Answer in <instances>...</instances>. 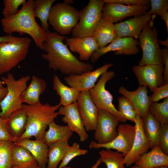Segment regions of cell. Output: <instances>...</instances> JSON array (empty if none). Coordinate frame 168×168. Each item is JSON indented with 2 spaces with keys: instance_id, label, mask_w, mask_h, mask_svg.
<instances>
[{
  "instance_id": "obj_1",
  "label": "cell",
  "mask_w": 168,
  "mask_h": 168,
  "mask_svg": "<svg viewBox=\"0 0 168 168\" xmlns=\"http://www.w3.org/2000/svg\"><path fill=\"white\" fill-rule=\"evenodd\" d=\"M47 40L43 44L42 58L48 63V67L68 76L80 75L91 71L92 65L82 61L74 56L63 41L67 37L56 32L46 31Z\"/></svg>"
},
{
  "instance_id": "obj_2",
  "label": "cell",
  "mask_w": 168,
  "mask_h": 168,
  "mask_svg": "<svg viewBox=\"0 0 168 168\" xmlns=\"http://www.w3.org/2000/svg\"><path fill=\"white\" fill-rule=\"evenodd\" d=\"M35 0H28L16 14L1 20L3 31L8 34L17 32L20 35H30L36 45L42 50L43 44L47 40L45 30L36 21L33 13Z\"/></svg>"
},
{
  "instance_id": "obj_3",
  "label": "cell",
  "mask_w": 168,
  "mask_h": 168,
  "mask_svg": "<svg viewBox=\"0 0 168 168\" xmlns=\"http://www.w3.org/2000/svg\"><path fill=\"white\" fill-rule=\"evenodd\" d=\"M61 106L59 103L55 105L48 103L33 105L22 104L27 119L25 130L19 140L32 137L37 139H43L49 124L59 115L56 111Z\"/></svg>"
},
{
  "instance_id": "obj_4",
  "label": "cell",
  "mask_w": 168,
  "mask_h": 168,
  "mask_svg": "<svg viewBox=\"0 0 168 168\" xmlns=\"http://www.w3.org/2000/svg\"><path fill=\"white\" fill-rule=\"evenodd\" d=\"M31 40L16 37L10 42L0 44V75L9 72L26 57ZM0 79V88L4 87Z\"/></svg>"
},
{
  "instance_id": "obj_5",
  "label": "cell",
  "mask_w": 168,
  "mask_h": 168,
  "mask_svg": "<svg viewBox=\"0 0 168 168\" xmlns=\"http://www.w3.org/2000/svg\"><path fill=\"white\" fill-rule=\"evenodd\" d=\"M29 76H23L16 80L12 73H9L6 77H1L2 84L7 89V93L0 103V116L7 119L15 111L22 107V96L27 87Z\"/></svg>"
},
{
  "instance_id": "obj_6",
  "label": "cell",
  "mask_w": 168,
  "mask_h": 168,
  "mask_svg": "<svg viewBox=\"0 0 168 168\" xmlns=\"http://www.w3.org/2000/svg\"><path fill=\"white\" fill-rule=\"evenodd\" d=\"M154 15L152 20L145 27L139 35V45L142 52V56L138 65H163L161 53L157 38L158 31L153 27Z\"/></svg>"
},
{
  "instance_id": "obj_7",
  "label": "cell",
  "mask_w": 168,
  "mask_h": 168,
  "mask_svg": "<svg viewBox=\"0 0 168 168\" xmlns=\"http://www.w3.org/2000/svg\"><path fill=\"white\" fill-rule=\"evenodd\" d=\"M80 18V12L65 2L58 3L52 6L48 22L58 34H69L77 26Z\"/></svg>"
},
{
  "instance_id": "obj_8",
  "label": "cell",
  "mask_w": 168,
  "mask_h": 168,
  "mask_svg": "<svg viewBox=\"0 0 168 168\" xmlns=\"http://www.w3.org/2000/svg\"><path fill=\"white\" fill-rule=\"evenodd\" d=\"M103 0H90L87 5L80 12V18L77 26L72 29L74 37L91 36L102 18Z\"/></svg>"
},
{
  "instance_id": "obj_9",
  "label": "cell",
  "mask_w": 168,
  "mask_h": 168,
  "mask_svg": "<svg viewBox=\"0 0 168 168\" xmlns=\"http://www.w3.org/2000/svg\"><path fill=\"white\" fill-rule=\"evenodd\" d=\"M115 75L113 71H107L102 74L94 86L89 91L91 98L99 109L106 110L116 116L120 122H125L127 120L113 104V97L105 88L107 82Z\"/></svg>"
},
{
  "instance_id": "obj_10",
  "label": "cell",
  "mask_w": 168,
  "mask_h": 168,
  "mask_svg": "<svg viewBox=\"0 0 168 168\" xmlns=\"http://www.w3.org/2000/svg\"><path fill=\"white\" fill-rule=\"evenodd\" d=\"M118 135L112 141L107 143L99 144L91 141L89 145L90 149L104 148L106 149H115L122 153L124 157L131 150L135 135V127L128 124L119 125L117 129Z\"/></svg>"
},
{
  "instance_id": "obj_11",
  "label": "cell",
  "mask_w": 168,
  "mask_h": 168,
  "mask_svg": "<svg viewBox=\"0 0 168 168\" xmlns=\"http://www.w3.org/2000/svg\"><path fill=\"white\" fill-rule=\"evenodd\" d=\"M119 122L115 115L105 110L99 109L94 133L96 142L104 144L113 140L118 135L117 127Z\"/></svg>"
},
{
  "instance_id": "obj_12",
  "label": "cell",
  "mask_w": 168,
  "mask_h": 168,
  "mask_svg": "<svg viewBox=\"0 0 168 168\" xmlns=\"http://www.w3.org/2000/svg\"><path fill=\"white\" fill-rule=\"evenodd\" d=\"M150 5H126L106 3L103 6L102 18L113 23H117L126 18L142 15L149 9Z\"/></svg>"
},
{
  "instance_id": "obj_13",
  "label": "cell",
  "mask_w": 168,
  "mask_h": 168,
  "mask_svg": "<svg viewBox=\"0 0 168 168\" xmlns=\"http://www.w3.org/2000/svg\"><path fill=\"white\" fill-rule=\"evenodd\" d=\"M139 41L133 37H117L113 42L105 47L94 52L90 59L93 63H95L103 55L111 51H114V54L134 55L140 50L138 47Z\"/></svg>"
},
{
  "instance_id": "obj_14",
  "label": "cell",
  "mask_w": 168,
  "mask_h": 168,
  "mask_svg": "<svg viewBox=\"0 0 168 168\" xmlns=\"http://www.w3.org/2000/svg\"><path fill=\"white\" fill-rule=\"evenodd\" d=\"M163 67V65H138L133 66L132 69L140 86L148 87L153 92L156 87L164 84Z\"/></svg>"
},
{
  "instance_id": "obj_15",
  "label": "cell",
  "mask_w": 168,
  "mask_h": 168,
  "mask_svg": "<svg viewBox=\"0 0 168 168\" xmlns=\"http://www.w3.org/2000/svg\"><path fill=\"white\" fill-rule=\"evenodd\" d=\"M112 65L111 63H106L93 71L80 75L67 76L64 80L70 87L76 89L79 92L89 91L94 86L100 77L107 71Z\"/></svg>"
},
{
  "instance_id": "obj_16",
  "label": "cell",
  "mask_w": 168,
  "mask_h": 168,
  "mask_svg": "<svg viewBox=\"0 0 168 168\" xmlns=\"http://www.w3.org/2000/svg\"><path fill=\"white\" fill-rule=\"evenodd\" d=\"M79 113L86 132L94 130L99 109L92 101L89 91L80 92L77 101Z\"/></svg>"
},
{
  "instance_id": "obj_17",
  "label": "cell",
  "mask_w": 168,
  "mask_h": 168,
  "mask_svg": "<svg viewBox=\"0 0 168 168\" xmlns=\"http://www.w3.org/2000/svg\"><path fill=\"white\" fill-rule=\"evenodd\" d=\"M153 15L145 12L124 21L114 24L117 37H133L137 40L144 28L152 20Z\"/></svg>"
},
{
  "instance_id": "obj_18",
  "label": "cell",
  "mask_w": 168,
  "mask_h": 168,
  "mask_svg": "<svg viewBox=\"0 0 168 168\" xmlns=\"http://www.w3.org/2000/svg\"><path fill=\"white\" fill-rule=\"evenodd\" d=\"M58 110V114L63 115L62 121L67 124L70 130L77 134L80 141L84 142L87 140L89 135L84 128L77 102L65 106H61Z\"/></svg>"
},
{
  "instance_id": "obj_19",
  "label": "cell",
  "mask_w": 168,
  "mask_h": 168,
  "mask_svg": "<svg viewBox=\"0 0 168 168\" xmlns=\"http://www.w3.org/2000/svg\"><path fill=\"white\" fill-rule=\"evenodd\" d=\"M135 135L132 148L124 157V164L128 167L138 160L140 156L150 149L149 141L143 132L142 118L137 114L135 122Z\"/></svg>"
},
{
  "instance_id": "obj_20",
  "label": "cell",
  "mask_w": 168,
  "mask_h": 168,
  "mask_svg": "<svg viewBox=\"0 0 168 168\" xmlns=\"http://www.w3.org/2000/svg\"><path fill=\"white\" fill-rule=\"evenodd\" d=\"M118 92L128 99L132 104L137 114L143 118L146 115L152 103L146 86H139L135 91H128L123 86H120Z\"/></svg>"
},
{
  "instance_id": "obj_21",
  "label": "cell",
  "mask_w": 168,
  "mask_h": 168,
  "mask_svg": "<svg viewBox=\"0 0 168 168\" xmlns=\"http://www.w3.org/2000/svg\"><path fill=\"white\" fill-rule=\"evenodd\" d=\"M65 40L70 50L78 53L79 58L82 61H88L93 54L99 49L98 44L92 36L72 37L67 38Z\"/></svg>"
},
{
  "instance_id": "obj_22",
  "label": "cell",
  "mask_w": 168,
  "mask_h": 168,
  "mask_svg": "<svg viewBox=\"0 0 168 168\" xmlns=\"http://www.w3.org/2000/svg\"><path fill=\"white\" fill-rule=\"evenodd\" d=\"M15 144L22 146L27 149L31 153L41 168H46L48 162V146L43 139L32 140L25 138L18 140Z\"/></svg>"
},
{
  "instance_id": "obj_23",
  "label": "cell",
  "mask_w": 168,
  "mask_h": 168,
  "mask_svg": "<svg viewBox=\"0 0 168 168\" xmlns=\"http://www.w3.org/2000/svg\"><path fill=\"white\" fill-rule=\"evenodd\" d=\"M135 164L141 168L168 166V155L165 154L159 146H157L141 155Z\"/></svg>"
},
{
  "instance_id": "obj_24",
  "label": "cell",
  "mask_w": 168,
  "mask_h": 168,
  "mask_svg": "<svg viewBox=\"0 0 168 168\" xmlns=\"http://www.w3.org/2000/svg\"><path fill=\"white\" fill-rule=\"evenodd\" d=\"M27 119L26 113L22 107L14 112L6 119L8 130L16 141L20 139L24 133Z\"/></svg>"
},
{
  "instance_id": "obj_25",
  "label": "cell",
  "mask_w": 168,
  "mask_h": 168,
  "mask_svg": "<svg viewBox=\"0 0 168 168\" xmlns=\"http://www.w3.org/2000/svg\"><path fill=\"white\" fill-rule=\"evenodd\" d=\"M92 36L98 44L99 49L105 47L117 37L114 24L102 18Z\"/></svg>"
},
{
  "instance_id": "obj_26",
  "label": "cell",
  "mask_w": 168,
  "mask_h": 168,
  "mask_svg": "<svg viewBox=\"0 0 168 168\" xmlns=\"http://www.w3.org/2000/svg\"><path fill=\"white\" fill-rule=\"evenodd\" d=\"M47 83L43 79L33 75L29 86L23 92L22 102L27 105H33L41 103L40 96L46 89Z\"/></svg>"
},
{
  "instance_id": "obj_27",
  "label": "cell",
  "mask_w": 168,
  "mask_h": 168,
  "mask_svg": "<svg viewBox=\"0 0 168 168\" xmlns=\"http://www.w3.org/2000/svg\"><path fill=\"white\" fill-rule=\"evenodd\" d=\"M49 129L45 132L43 139L47 146L57 142L68 141L73 132L67 125H60L56 124L54 120L49 124Z\"/></svg>"
},
{
  "instance_id": "obj_28",
  "label": "cell",
  "mask_w": 168,
  "mask_h": 168,
  "mask_svg": "<svg viewBox=\"0 0 168 168\" xmlns=\"http://www.w3.org/2000/svg\"><path fill=\"white\" fill-rule=\"evenodd\" d=\"M53 82V89L60 96L59 103L61 106H67L77 102L80 92L78 91L65 85L56 74L54 76Z\"/></svg>"
},
{
  "instance_id": "obj_29",
  "label": "cell",
  "mask_w": 168,
  "mask_h": 168,
  "mask_svg": "<svg viewBox=\"0 0 168 168\" xmlns=\"http://www.w3.org/2000/svg\"><path fill=\"white\" fill-rule=\"evenodd\" d=\"M142 120V130L149 141L151 149L159 146L160 123L149 111Z\"/></svg>"
},
{
  "instance_id": "obj_30",
  "label": "cell",
  "mask_w": 168,
  "mask_h": 168,
  "mask_svg": "<svg viewBox=\"0 0 168 168\" xmlns=\"http://www.w3.org/2000/svg\"><path fill=\"white\" fill-rule=\"evenodd\" d=\"M69 145L68 141H63L54 143L48 146V162L46 168H58Z\"/></svg>"
},
{
  "instance_id": "obj_31",
  "label": "cell",
  "mask_w": 168,
  "mask_h": 168,
  "mask_svg": "<svg viewBox=\"0 0 168 168\" xmlns=\"http://www.w3.org/2000/svg\"><path fill=\"white\" fill-rule=\"evenodd\" d=\"M12 160L13 166L18 168H26L36 162L27 149L15 143L12 151Z\"/></svg>"
},
{
  "instance_id": "obj_32",
  "label": "cell",
  "mask_w": 168,
  "mask_h": 168,
  "mask_svg": "<svg viewBox=\"0 0 168 168\" xmlns=\"http://www.w3.org/2000/svg\"><path fill=\"white\" fill-rule=\"evenodd\" d=\"M56 0H36L35 1L33 13L35 17L38 18L41 23V27L46 31L48 30V19L51 8Z\"/></svg>"
},
{
  "instance_id": "obj_33",
  "label": "cell",
  "mask_w": 168,
  "mask_h": 168,
  "mask_svg": "<svg viewBox=\"0 0 168 168\" xmlns=\"http://www.w3.org/2000/svg\"><path fill=\"white\" fill-rule=\"evenodd\" d=\"M101 161L107 168H125L124 156L122 153L111 149L102 150L99 152Z\"/></svg>"
},
{
  "instance_id": "obj_34",
  "label": "cell",
  "mask_w": 168,
  "mask_h": 168,
  "mask_svg": "<svg viewBox=\"0 0 168 168\" xmlns=\"http://www.w3.org/2000/svg\"><path fill=\"white\" fill-rule=\"evenodd\" d=\"M148 111L159 122L160 124H168V97L160 103H151Z\"/></svg>"
},
{
  "instance_id": "obj_35",
  "label": "cell",
  "mask_w": 168,
  "mask_h": 168,
  "mask_svg": "<svg viewBox=\"0 0 168 168\" xmlns=\"http://www.w3.org/2000/svg\"><path fill=\"white\" fill-rule=\"evenodd\" d=\"M14 142L0 141V168H12V151Z\"/></svg>"
},
{
  "instance_id": "obj_36",
  "label": "cell",
  "mask_w": 168,
  "mask_h": 168,
  "mask_svg": "<svg viewBox=\"0 0 168 168\" xmlns=\"http://www.w3.org/2000/svg\"><path fill=\"white\" fill-rule=\"evenodd\" d=\"M88 152L87 150L81 148L78 143L74 142L72 146L69 145L67 148L63 158L58 168H63L67 166L75 157L85 155Z\"/></svg>"
},
{
  "instance_id": "obj_37",
  "label": "cell",
  "mask_w": 168,
  "mask_h": 168,
  "mask_svg": "<svg viewBox=\"0 0 168 168\" xmlns=\"http://www.w3.org/2000/svg\"><path fill=\"white\" fill-rule=\"evenodd\" d=\"M26 1V0H3L4 7L2 12L3 17L17 13L19 6L24 4Z\"/></svg>"
},
{
  "instance_id": "obj_38",
  "label": "cell",
  "mask_w": 168,
  "mask_h": 168,
  "mask_svg": "<svg viewBox=\"0 0 168 168\" xmlns=\"http://www.w3.org/2000/svg\"><path fill=\"white\" fill-rule=\"evenodd\" d=\"M150 10L146 13L156 15L161 17L168 10V0H150Z\"/></svg>"
},
{
  "instance_id": "obj_39",
  "label": "cell",
  "mask_w": 168,
  "mask_h": 168,
  "mask_svg": "<svg viewBox=\"0 0 168 168\" xmlns=\"http://www.w3.org/2000/svg\"><path fill=\"white\" fill-rule=\"evenodd\" d=\"M159 146L161 151L168 155V124H160Z\"/></svg>"
},
{
  "instance_id": "obj_40",
  "label": "cell",
  "mask_w": 168,
  "mask_h": 168,
  "mask_svg": "<svg viewBox=\"0 0 168 168\" xmlns=\"http://www.w3.org/2000/svg\"><path fill=\"white\" fill-rule=\"evenodd\" d=\"M168 97V83L156 87L150 96L151 102H156L159 100Z\"/></svg>"
},
{
  "instance_id": "obj_41",
  "label": "cell",
  "mask_w": 168,
  "mask_h": 168,
  "mask_svg": "<svg viewBox=\"0 0 168 168\" xmlns=\"http://www.w3.org/2000/svg\"><path fill=\"white\" fill-rule=\"evenodd\" d=\"M105 3L119 4L126 5H149V0H103Z\"/></svg>"
},
{
  "instance_id": "obj_42",
  "label": "cell",
  "mask_w": 168,
  "mask_h": 168,
  "mask_svg": "<svg viewBox=\"0 0 168 168\" xmlns=\"http://www.w3.org/2000/svg\"><path fill=\"white\" fill-rule=\"evenodd\" d=\"M11 141L13 142L16 141L10 134L7 127L6 120L2 119L0 116V141Z\"/></svg>"
},
{
  "instance_id": "obj_43",
  "label": "cell",
  "mask_w": 168,
  "mask_h": 168,
  "mask_svg": "<svg viewBox=\"0 0 168 168\" xmlns=\"http://www.w3.org/2000/svg\"><path fill=\"white\" fill-rule=\"evenodd\" d=\"M163 67V81L164 84L168 83V47L161 49Z\"/></svg>"
},
{
  "instance_id": "obj_44",
  "label": "cell",
  "mask_w": 168,
  "mask_h": 168,
  "mask_svg": "<svg viewBox=\"0 0 168 168\" xmlns=\"http://www.w3.org/2000/svg\"><path fill=\"white\" fill-rule=\"evenodd\" d=\"M118 110L120 112L123 111L135 110L131 101L124 96H123L118 97Z\"/></svg>"
},
{
  "instance_id": "obj_45",
  "label": "cell",
  "mask_w": 168,
  "mask_h": 168,
  "mask_svg": "<svg viewBox=\"0 0 168 168\" xmlns=\"http://www.w3.org/2000/svg\"><path fill=\"white\" fill-rule=\"evenodd\" d=\"M124 117L126 120L135 122L137 113L135 110H125L120 112Z\"/></svg>"
},
{
  "instance_id": "obj_46",
  "label": "cell",
  "mask_w": 168,
  "mask_h": 168,
  "mask_svg": "<svg viewBox=\"0 0 168 168\" xmlns=\"http://www.w3.org/2000/svg\"><path fill=\"white\" fill-rule=\"evenodd\" d=\"M17 37H15L11 34L7 35L0 36V44L10 42L15 39Z\"/></svg>"
},
{
  "instance_id": "obj_47",
  "label": "cell",
  "mask_w": 168,
  "mask_h": 168,
  "mask_svg": "<svg viewBox=\"0 0 168 168\" xmlns=\"http://www.w3.org/2000/svg\"><path fill=\"white\" fill-rule=\"evenodd\" d=\"M7 92V89L6 87L0 88V110H1L0 103L6 95Z\"/></svg>"
},
{
  "instance_id": "obj_48",
  "label": "cell",
  "mask_w": 168,
  "mask_h": 168,
  "mask_svg": "<svg viewBox=\"0 0 168 168\" xmlns=\"http://www.w3.org/2000/svg\"><path fill=\"white\" fill-rule=\"evenodd\" d=\"M161 18L165 22L167 32H168V11L164 13L161 16Z\"/></svg>"
},
{
  "instance_id": "obj_49",
  "label": "cell",
  "mask_w": 168,
  "mask_h": 168,
  "mask_svg": "<svg viewBox=\"0 0 168 168\" xmlns=\"http://www.w3.org/2000/svg\"><path fill=\"white\" fill-rule=\"evenodd\" d=\"M101 163L100 158H99L91 168H99V166Z\"/></svg>"
},
{
  "instance_id": "obj_50",
  "label": "cell",
  "mask_w": 168,
  "mask_h": 168,
  "mask_svg": "<svg viewBox=\"0 0 168 168\" xmlns=\"http://www.w3.org/2000/svg\"><path fill=\"white\" fill-rule=\"evenodd\" d=\"M158 42L159 44L161 45L165 46L166 47H168V38L164 40H161L158 39Z\"/></svg>"
},
{
  "instance_id": "obj_51",
  "label": "cell",
  "mask_w": 168,
  "mask_h": 168,
  "mask_svg": "<svg viewBox=\"0 0 168 168\" xmlns=\"http://www.w3.org/2000/svg\"><path fill=\"white\" fill-rule=\"evenodd\" d=\"M26 168H41L38 165L37 162Z\"/></svg>"
},
{
  "instance_id": "obj_52",
  "label": "cell",
  "mask_w": 168,
  "mask_h": 168,
  "mask_svg": "<svg viewBox=\"0 0 168 168\" xmlns=\"http://www.w3.org/2000/svg\"><path fill=\"white\" fill-rule=\"evenodd\" d=\"M64 2L70 5L72 4L74 1L72 0H64Z\"/></svg>"
},
{
  "instance_id": "obj_53",
  "label": "cell",
  "mask_w": 168,
  "mask_h": 168,
  "mask_svg": "<svg viewBox=\"0 0 168 168\" xmlns=\"http://www.w3.org/2000/svg\"><path fill=\"white\" fill-rule=\"evenodd\" d=\"M130 168H141L140 167L135 165H134L131 166Z\"/></svg>"
},
{
  "instance_id": "obj_54",
  "label": "cell",
  "mask_w": 168,
  "mask_h": 168,
  "mask_svg": "<svg viewBox=\"0 0 168 168\" xmlns=\"http://www.w3.org/2000/svg\"><path fill=\"white\" fill-rule=\"evenodd\" d=\"M155 168H168L167 166H161L156 167Z\"/></svg>"
},
{
  "instance_id": "obj_55",
  "label": "cell",
  "mask_w": 168,
  "mask_h": 168,
  "mask_svg": "<svg viewBox=\"0 0 168 168\" xmlns=\"http://www.w3.org/2000/svg\"><path fill=\"white\" fill-rule=\"evenodd\" d=\"M63 168H72V167H71L70 166H66Z\"/></svg>"
},
{
  "instance_id": "obj_56",
  "label": "cell",
  "mask_w": 168,
  "mask_h": 168,
  "mask_svg": "<svg viewBox=\"0 0 168 168\" xmlns=\"http://www.w3.org/2000/svg\"><path fill=\"white\" fill-rule=\"evenodd\" d=\"M12 168H18L17 167L13 166Z\"/></svg>"
},
{
  "instance_id": "obj_57",
  "label": "cell",
  "mask_w": 168,
  "mask_h": 168,
  "mask_svg": "<svg viewBox=\"0 0 168 168\" xmlns=\"http://www.w3.org/2000/svg\"><path fill=\"white\" fill-rule=\"evenodd\" d=\"M82 168V167H80V168Z\"/></svg>"
}]
</instances>
